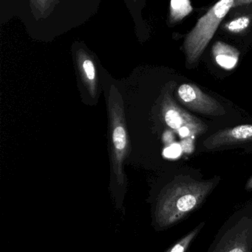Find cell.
Returning a JSON list of instances; mask_svg holds the SVG:
<instances>
[{
	"mask_svg": "<svg viewBox=\"0 0 252 252\" xmlns=\"http://www.w3.org/2000/svg\"><path fill=\"white\" fill-rule=\"evenodd\" d=\"M251 23V19L249 16H241L229 22L225 25L226 31L234 33H239L247 30Z\"/></svg>",
	"mask_w": 252,
	"mask_h": 252,
	"instance_id": "cell-11",
	"label": "cell"
},
{
	"mask_svg": "<svg viewBox=\"0 0 252 252\" xmlns=\"http://www.w3.org/2000/svg\"><path fill=\"white\" fill-rule=\"evenodd\" d=\"M83 79L88 86L92 95H96V69L93 62L90 59L82 60L81 63Z\"/></svg>",
	"mask_w": 252,
	"mask_h": 252,
	"instance_id": "cell-10",
	"label": "cell"
},
{
	"mask_svg": "<svg viewBox=\"0 0 252 252\" xmlns=\"http://www.w3.org/2000/svg\"><path fill=\"white\" fill-rule=\"evenodd\" d=\"M190 0H171L170 1V20L171 23L180 22L192 13Z\"/></svg>",
	"mask_w": 252,
	"mask_h": 252,
	"instance_id": "cell-9",
	"label": "cell"
},
{
	"mask_svg": "<svg viewBox=\"0 0 252 252\" xmlns=\"http://www.w3.org/2000/svg\"><path fill=\"white\" fill-rule=\"evenodd\" d=\"M122 103L121 94L112 86L108 100V112L112 139V170L120 185L124 182L123 164L127 151V134Z\"/></svg>",
	"mask_w": 252,
	"mask_h": 252,
	"instance_id": "cell-3",
	"label": "cell"
},
{
	"mask_svg": "<svg viewBox=\"0 0 252 252\" xmlns=\"http://www.w3.org/2000/svg\"><path fill=\"white\" fill-rule=\"evenodd\" d=\"M213 55L219 66L223 69H232L239 61L240 52L226 43L217 41L213 45Z\"/></svg>",
	"mask_w": 252,
	"mask_h": 252,
	"instance_id": "cell-8",
	"label": "cell"
},
{
	"mask_svg": "<svg viewBox=\"0 0 252 252\" xmlns=\"http://www.w3.org/2000/svg\"><path fill=\"white\" fill-rule=\"evenodd\" d=\"M194 137L183 138L180 145L184 152L191 153L194 148Z\"/></svg>",
	"mask_w": 252,
	"mask_h": 252,
	"instance_id": "cell-13",
	"label": "cell"
},
{
	"mask_svg": "<svg viewBox=\"0 0 252 252\" xmlns=\"http://www.w3.org/2000/svg\"><path fill=\"white\" fill-rule=\"evenodd\" d=\"M235 0H219L199 20L185 38L188 64L197 63L202 56L226 15L234 7Z\"/></svg>",
	"mask_w": 252,
	"mask_h": 252,
	"instance_id": "cell-2",
	"label": "cell"
},
{
	"mask_svg": "<svg viewBox=\"0 0 252 252\" xmlns=\"http://www.w3.org/2000/svg\"><path fill=\"white\" fill-rule=\"evenodd\" d=\"M252 223L244 219L227 231L213 252H252Z\"/></svg>",
	"mask_w": 252,
	"mask_h": 252,
	"instance_id": "cell-6",
	"label": "cell"
},
{
	"mask_svg": "<svg viewBox=\"0 0 252 252\" xmlns=\"http://www.w3.org/2000/svg\"><path fill=\"white\" fill-rule=\"evenodd\" d=\"M251 2H252V0H235V4H234V7L250 4V3Z\"/></svg>",
	"mask_w": 252,
	"mask_h": 252,
	"instance_id": "cell-14",
	"label": "cell"
},
{
	"mask_svg": "<svg viewBox=\"0 0 252 252\" xmlns=\"http://www.w3.org/2000/svg\"><path fill=\"white\" fill-rule=\"evenodd\" d=\"M204 226V223H201L200 226H198V227L195 228L193 231L189 232L188 235H186L184 238H182L180 241H179L173 248L170 249L167 252H185L187 250L188 247H189V244H191L192 241H193L194 238L196 237V235H198V232L201 230L202 226Z\"/></svg>",
	"mask_w": 252,
	"mask_h": 252,
	"instance_id": "cell-12",
	"label": "cell"
},
{
	"mask_svg": "<svg viewBox=\"0 0 252 252\" xmlns=\"http://www.w3.org/2000/svg\"><path fill=\"white\" fill-rule=\"evenodd\" d=\"M246 189H252V176L247 182V185H246Z\"/></svg>",
	"mask_w": 252,
	"mask_h": 252,
	"instance_id": "cell-15",
	"label": "cell"
},
{
	"mask_svg": "<svg viewBox=\"0 0 252 252\" xmlns=\"http://www.w3.org/2000/svg\"><path fill=\"white\" fill-rule=\"evenodd\" d=\"M251 141L252 124H246L217 130L209 136L203 145L206 149L214 150Z\"/></svg>",
	"mask_w": 252,
	"mask_h": 252,
	"instance_id": "cell-7",
	"label": "cell"
},
{
	"mask_svg": "<svg viewBox=\"0 0 252 252\" xmlns=\"http://www.w3.org/2000/svg\"><path fill=\"white\" fill-rule=\"evenodd\" d=\"M178 95L184 106L202 115L216 117L226 114L224 107L216 99L195 84H182L178 90Z\"/></svg>",
	"mask_w": 252,
	"mask_h": 252,
	"instance_id": "cell-5",
	"label": "cell"
},
{
	"mask_svg": "<svg viewBox=\"0 0 252 252\" xmlns=\"http://www.w3.org/2000/svg\"><path fill=\"white\" fill-rule=\"evenodd\" d=\"M161 111L167 126L178 132L182 138L195 137L208 129L205 123L178 106L170 94L164 96Z\"/></svg>",
	"mask_w": 252,
	"mask_h": 252,
	"instance_id": "cell-4",
	"label": "cell"
},
{
	"mask_svg": "<svg viewBox=\"0 0 252 252\" xmlns=\"http://www.w3.org/2000/svg\"><path fill=\"white\" fill-rule=\"evenodd\" d=\"M216 185V179L198 181L189 176H178L160 194L156 207L158 223L168 226L179 221L198 208Z\"/></svg>",
	"mask_w": 252,
	"mask_h": 252,
	"instance_id": "cell-1",
	"label": "cell"
}]
</instances>
